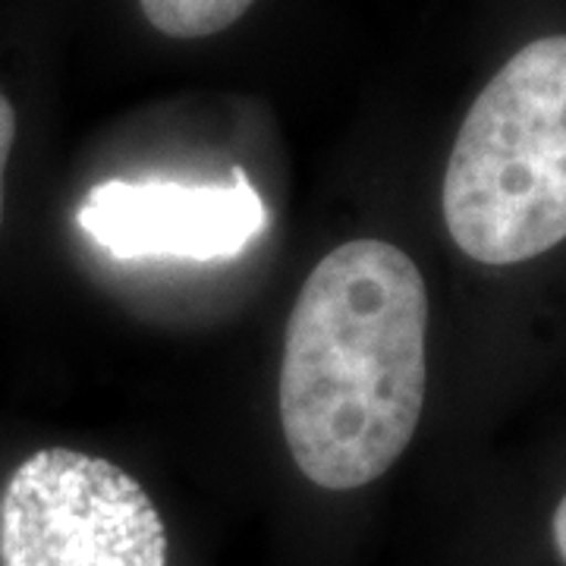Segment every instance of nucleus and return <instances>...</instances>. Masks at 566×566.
Masks as SVG:
<instances>
[{
  "label": "nucleus",
  "instance_id": "0eeeda50",
  "mask_svg": "<svg viewBox=\"0 0 566 566\" xmlns=\"http://www.w3.org/2000/svg\"><path fill=\"white\" fill-rule=\"evenodd\" d=\"M554 545H557L560 560L566 564V497L557 506V513H554Z\"/></svg>",
  "mask_w": 566,
  "mask_h": 566
},
{
  "label": "nucleus",
  "instance_id": "f257e3e1",
  "mask_svg": "<svg viewBox=\"0 0 566 566\" xmlns=\"http://www.w3.org/2000/svg\"><path fill=\"white\" fill-rule=\"evenodd\" d=\"M428 290L403 249L353 240L303 283L283 340L281 424L312 485L353 491L403 457L428 385Z\"/></svg>",
  "mask_w": 566,
  "mask_h": 566
},
{
  "label": "nucleus",
  "instance_id": "423d86ee",
  "mask_svg": "<svg viewBox=\"0 0 566 566\" xmlns=\"http://www.w3.org/2000/svg\"><path fill=\"white\" fill-rule=\"evenodd\" d=\"M17 139V111L10 98L0 92V223H3V177H7V161Z\"/></svg>",
  "mask_w": 566,
  "mask_h": 566
},
{
  "label": "nucleus",
  "instance_id": "20e7f679",
  "mask_svg": "<svg viewBox=\"0 0 566 566\" xmlns=\"http://www.w3.org/2000/svg\"><path fill=\"white\" fill-rule=\"evenodd\" d=\"M85 237L114 259H237L268 227V208L243 167L223 182L104 180L80 208Z\"/></svg>",
  "mask_w": 566,
  "mask_h": 566
},
{
  "label": "nucleus",
  "instance_id": "39448f33",
  "mask_svg": "<svg viewBox=\"0 0 566 566\" xmlns=\"http://www.w3.org/2000/svg\"><path fill=\"white\" fill-rule=\"evenodd\" d=\"M255 0H139L145 20L167 39H208L230 29Z\"/></svg>",
  "mask_w": 566,
  "mask_h": 566
},
{
  "label": "nucleus",
  "instance_id": "f03ea898",
  "mask_svg": "<svg viewBox=\"0 0 566 566\" xmlns=\"http://www.w3.org/2000/svg\"><path fill=\"white\" fill-rule=\"evenodd\" d=\"M444 223L482 264L566 240V35L516 51L469 107L444 174Z\"/></svg>",
  "mask_w": 566,
  "mask_h": 566
},
{
  "label": "nucleus",
  "instance_id": "7ed1b4c3",
  "mask_svg": "<svg viewBox=\"0 0 566 566\" xmlns=\"http://www.w3.org/2000/svg\"><path fill=\"white\" fill-rule=\"evenodd\" d=\"M0 566H167V532L120 465L54 447L0 494Z\"/></svg>",
  "mask_w": 566,
  "mask_h": 566
}]
</instances>
